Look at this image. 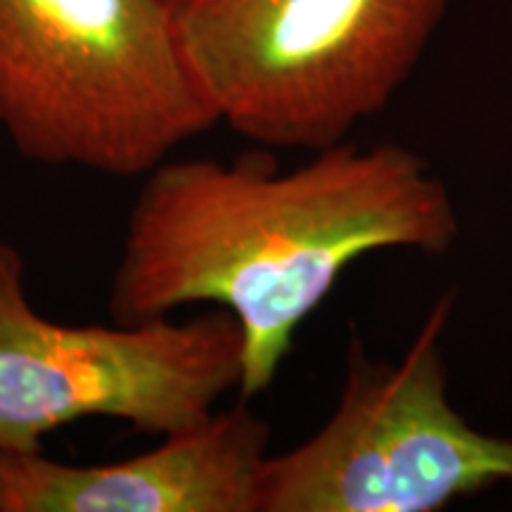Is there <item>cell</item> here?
Returning a JSON list of instances; mask_svg holds the SVG:
<instances>
[{"label": "cell", "mask_w": 512, "mask_h": 512, "mask_svg": "<svg viewBox=\"0 0 512 512\" xmlns=\"http://www.w3.org/2000/svg\"><path fill=\"white\" fill-rule=\"evenodd\" d=\"M458 238L446 183L399 143H337L290 171L259 152L169 157L143 176L107 309L119 325L228 311L242 332L238 389L254 399L351 264L382 249L441 256Z\"/></svg>", "instance_id": "1"}, {"label": "cell", "mask_w": 512, "mask_h": 512, "mask_svg": "<svg viewBox=\"0 0 512 512\" xmlns=\"http://www.w3.org/2000/svg\"><path fill=\"white\" fill-rule=\"evenodd\" d=\"M242 332L214 309L174 323L67 325L29 302L27 261L0 240V456L105 418L166 437L200 425L240 387Z\"/></svg>", "instance_id": "4"}, {"label": "cell", "mask_w": 512, "mask_h": 512, "mask_svg": "<svg viewBox=\"0 0 512 512\" xmlns=\"http://www.w3.org/2000/svg\"><path fill=\"white\" fill-rule=\"evenodd\" d=\"M453 0H183L178 38L219 121L325 150L389 105Z\"/></svg>", "instance_id": "3"}, {"label": "cell", "mask_w": 512, "mask_h": 512, "mask_svg": "<svg viewBox=\"0 0 512 512\" xmlns=\"http://www.w3.org/2000/svg\"><path fill=\"white\" fill-rule=\"evenodd\" d=\"M441 297L399 363L354 339L335 411L316 434L271 453L259 512H437L512 484V437L472 427L448 401Z\"/></svg>", "instance_id": "5"}, {"label": "cell", "mask_w": 512, "mask_h": 512, "mask_svg": "<svg viewBox=\"0 0 512 512\" xmlns=\"http://www.w3.org/2000/svg\"><path fill=\"white\" fill-rule=\"evenodd\" d=\"M169 3H171V5H174V8H178V5H181V3H183V0H169Z\"/></svg>", "instance_id": "7"}, {"label": "cell", "mask_w": 512, "mask_h": 512, "mask_svg": "<svg viewBox=\"0 0 512 512\" xmlns=\"http://www.w3.org/2000/svg\"><path fill=\"white\" fill-rule=\"evenodd\" d=\"M268 448L271 425L238 403L112 463L0 456V512H259Z\"/></svg>", "instance_id": "6"}, {"label": "cell", "mask_w": 512, "mask_h": 512, "mask_svg": "<svg viewBox=\"0 0 512 512\" xmlns=\"http://www.w3.org/2000/svg\"><path fill=\"white\" fill-rule=\"evenodd\" d=\"M216 124L169 0H0V131L29 162L143 178Z\"/></svg>", "instance_id": "2"}]
</instances>
